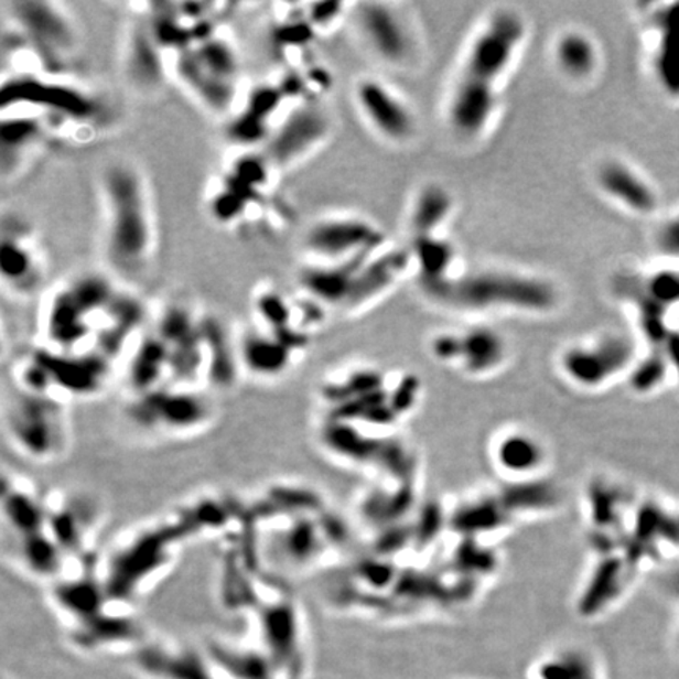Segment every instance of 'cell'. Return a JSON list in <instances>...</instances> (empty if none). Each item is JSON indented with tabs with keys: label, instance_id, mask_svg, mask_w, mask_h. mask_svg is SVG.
<instances>
[{
	"label": "cell",
	"instance_id": "b9f144b4",
	"mask_svg": "<svg viewBox=\"0 0 679 679\" xmlns=\"http://www.w3.org/2000/svg\"><path fill=\"white\" fill-rule=\"evenodd\" d=\"M343 3L338 2H321L310 6L308 11V21L315 29H326L334 24L342 14Z\"/></svg>",
	"mask_w": 679,
	"mask_h": 679
},
{
	"label": "cell",
	"instance_id": "3957f363",
	"mask_svg": "<svg viewBox=\"0 0 679 679\" xmlns=\"http://www.w3.org/2000/svg\"><path fill=\"white\" fill-rule=\"evenodd\" d=\"M110 263L123 274H136L146 266L153 245L149 194L142 175L128 164H114L103 176Z\"/></svg>",
	"mask_w": 679,
	"mask_h": 679
},
{
	"label": "cell",
	"instance_id": "5b68a950",
	"mask_svg": "<svg viewBox=\"0 0 679 679\" xmlns=\"http://www.w3.org/2000/svg\"><path fill=\"white\" fill-rule=\"evenodd\" d=\"M321 446L340 463L351 467L368 468L386 485H411L417 483L414 450L398 438L397 433L370 430L357 424L324 420L320 433Z\"/></svg>",
	"mask_w": 679,
	"mask_h": 679
},
{
	"label": "cell",
	"instance_id": "f35d334b",
	"mask_svg": "<svg viewBox=\"0 0 679 679\" xmlns=\"http://www.w3.org/2000/svg\"><path fill=\"white\" fill-rule=\"evenodd\" d=\"M269 169L271 164L266 160L265 154L263 157L246 154L236 161L234 175L255 190H260L261 186L268 184Z\"/></svg>",
	"mask_w": 679,
	"mask_h": 679
},
{
	"label": "cell",
	"instance_id": "ac0fdd59",
	"mask_svg": "<svg viewBox=\"0 0 679 679\" xmlns=\"http://www.w3.org/2000/svg\"><path fill=\"white\" fill-rule=\"evenodd\" d=\"M497 103V87L460 76L446 105L450 127L463 138H477L488 129L496 114Z\"/></svg>",
	"mask_w": 679,
	"mask_h": 679
},
{
	"label": "cell",
	"instance_id": "4dcf8cb0",
	"mask_svg": "<svg viewBox=\"0 0 679 679\" xmlns=\"http://www.w3.org/2000/svg\"><path fill=\"white\" fill-rule=\"evenodd\" d=\"M40 123L35 118L31 117H10L3 118L2 127H0V139H2V158L11 157L17 158L18 151L22 147L29 146L32 140L39 138ZM3 168V173H7L10 165Z\"/></svg>",
	"mask_w": 679,
	"mask_h": 679
},
{
	"label": "cell",
	"instance_id": "ba28073f",
	"mask_svg": "<svg viewBox=\"0 0 679 679\" xmlns=\"http://www.w3.org/2000/svg\"><path fill=\"white\" fill-rule=\"evenodd\" d=\"M428 351L442 367L475 381L504 371L511 354L505 335L486 324L438 332L428 342Z\"/></svg>",
	"mask_w": 679,
	"mask_h": 679
},
{
	"label": "cell",
	"instance_id": "1f68e13d",
	"mask_svg": "<svg viewBox=\"0 0 679 679\" xmlns=\"http://www.w3.org/2000/svg\"><path fill=\"white\" fill-rule=\"evenodd\" d=\"M638 294L658 305L670 319L671 310L679 308V269H662L648 277Z\"/></svg>",
	"mask_w": 679,
	"mask_h": 679
},
{
	"label": "cell",
	"instance_id": "f546056e",
	"mask_svg": "<svg viewBox=\"0 0 679 679\" xmlns=\"http://www.w3.org/2000/svg\"><path fill=\"white\" fill-rule=\"evenodd\" d=\"M68 290L84 316L95 315L99 310L106 312L117 297L112 285L105 277L99 276H85L76 280Z\"/></svg>",
	"mask_w": 679,
	"mask_h": 679
},
{
	"label": "cell",
	"instance_id": "e0dca14e",
	"mask_svg": "<svg viewBox=\"0 0 679 679\" xmlns=\"http://www.w3.org/2000/svg\"><path fill=\"white\" fill-rule=\"evenodd\" d=\"M359 28L375 54L387 64L403 65L412 51L411 32L398 11L387 3H365L359 11Z\"/></svg>",
	"mask_w": 679,
	"mask_h": 679
},
{
	"label": "cell",
	"instance_id": "4316f807",
	"mask_svg": "<svg viewBox=\"0 0 679 679\" xmlns=\"http://www.w3.org/2000/svg\"><path fill=\"white\" fill-rule=\"evenodd\" d=\"M553 58L564 76L574 80L589 79L600 65L596 43L584 32L568 31L559 36Z\"/></svg>",
	"mask_w": 679,
	"mask_h": 679
},
{
	"label": "cell",
	"instance_id": "5bb4252c",
	"mask_svg": "<svg viewBox=\"0 0 679 679\" xmlns=\"http://www.w3.org/2000/svg\"><path fill=\"white\" fill-rule=\"evenodd\" d=\"M331 118L319 106H299L266 142L265 158L271 168L287 169L319 149L331 134Z\"/></svg>",
	"mask_w": 679,
	"mask_h": 679
},
{
	"label": "cell",
	"instance_id": "d6a6232c",
	"mask_svg": "<svg viewBox=\"0 0 679 679\" xmlns=\"http://www.w3.org/2000/svg\"><path fill=\"white\" fill-rule=\"evenodd\" d=\"M194 53L208 72L223 79L231 80L238 72V58L234 50L223 40L212 39L198 44Z\"/></svg>",
	"mask_w": 679,
	"mask_h": 679
},
{
	"label": "cell",
	"instance_id": "8992f818",
	"mask_svg": "<svg viewBox=\"0 0 679 679\" xmlns=\"http://www.w3.org/2000/svg\"><path fill=\"white\" fill-rule=\"evenodd\" d=\"M3 424L11 445L36 463H53L68 450V409L62 398L18 387L3 403Z\"/></svg>",
	"mask_w": 679,
	"mask_h": 679
},
{
	"label": "cell",
	"instance_id": "f1b7e54d",
	"mask_svg": "<svg viewBox=\"0 0 679 679\" xmlns=\"http://www.w3.org/2000/svg\"><path fill=\"white\" fill-rule=\"evenodd\" d=\"M412 261L419 266L423 285L442 282L452 277L453 263L456 252L453 246L444 238L424 236L412 239Z\"/></svg>",
	"mask_w": 679,
	"mask_h": 679
},
{
	"label": "cell",
	"instance_id": "83f0119b",
	"mask_svg": "<svg viewBox=\"0 0 679 679\" xmlns=\"http://www.w3.org/2000/svg\"><path fill=\"white\" fill-rule=\"evenodd\" d=\"M452 213V194L439 184H428L412 202L411 216H409L412 239L438 235Z\"/></svg>",
	"mask_w": 679,
	"mask_h": 679
},
{
	"label": "cell",
	"instance_id": "484cf974",
	"mask_svg": "<svg viewBox=\"0 0 679 679\" xmlns=\"http://www.w3.org/2000/svg\"><path fill=\"white\" fill-rule=\"evenodd\" d=\"M128 75L142 88H157L164 80L161 47L154 42L150 28L138 24L131 32L127 54Z\"/></svg>",
	"mask_w": 679,
	"mask_h": 679
},
{
	"label": "cell",
	"instance_id": "cb8c5ba5",
	"mask_svg": "<svg viewBox=\"0 0 679 679\" xmlns=\"http://www.w3.org/2000/svg\"><path fill=\"white\" fill-rule=\"evenodd\" d=\"M180 79L209 109L224 112L235 99V88L231 80L213 75L202 65L194 50H186L179 55L176 64Z\"/></svg>",
	"mask_w": 679,
	"mask_h": 679
},
{
	"label": "cell",
	"instance_id": "ffe728a7",
	"mask_svg": "<svg viewBox=\"0 0 679 679\" xmlns=\"http://www.w3.org/2000/svg\"><path fill=\"white\" fill-rule=\"evenodd\" d=\"M526 679H608V675L594 649L579 642H564L531 660Z\"/></svg>",
	"mask_w": 679,
	"mask_h": 679
},
{
	"label": "cell",
	"instance_id": "7a4b0ae2",
	"mask_svg": "<svg viewBox=\"0 0 679 679\" xmlns=\"http://www.w3.org/2000/svg\"><path fill=\"white\" fill-rule=\"evenodd\" d=\"M442 308L464 313L546 315L559 304V291L540 276L509 269H482L423 285Z\"/></svg>",
	"mask_w": 679,
	"mask_h": 679
},
{
	"label": "cell",
	"instance_id": "d4e9b609",
	"mask_svg": "<svg viewBox=\"0 0 679 679\" xmlns=\"http://www.w3.org/2000/svg\"><path fill=\"white\" fill-rule=\"evenodd\" d=\"M294 351L274 334L265 335L249 332L239 346V360L247 371L260 378H276L288 370Z\"/></svg>",
	"mask_w": 679,
	"mask_h": 679
},
{
	"label": "cell",
	"instance_id": "d6986e66",
	"mask_svg": "<svg viewBox=\"0 0 679 679\" xmlns=\"http://www.w3.org/2000/svg\"><path fill=\"white\" fill-rule=\"evenodd\" d=\"M411 263V250L381 249L371 254L360 266L343 310L356 313L368 308L395 287Z\"/></svg>",
	"mask_w": 679,
	"mask_h": 679
},
{
	"label": "cell",
	"instance_id": "e575fe53",
	"mask_svg": "<svg viewBox=\"0 0 679 679\" xmlns=\"http://www.w3.org/2000/svg\"><path fill=\"white\" fill-rule=\"evenodd\" d=\"M0 261H2V276L14 283L28 282L35 266L31 250L13 238L3 239Z\"/></svg>",
	"mask_w": 679,
	"mask_h": 679
},
{
	"label": "cell",
	"instance_id": "7bdbcfd3",
	"mask_svg": "<svg viewBox=\"0 0 679 679\" xmlns=\"http://www.w3.org/2000/svg\"><path fill=\"white\" fill-rule=\"evenodd\" d=\"M279 90L282 91L283 98H297V96L304 94L305 88L308 87V83H305V77L298 75V73L291 72L288 73L287 76H283V79L280 80V84L277 85Z\"/></svg>",
	"mask_w": 679,
	"mask_h": 679
},
{
	"label": "cell",
	"instance_id": "60d3db41",
	"mask_svg": "<svg viewBox=\"0 0 679 679\" xmlns=\"http://www.w3.org/2000/svg\"><path fill=\"white\" fill-rule=\"evenodd\" d=\"M312 32L313 28L309 21L285 22L277 25L274 40L283 47H304Z\"/></svg>",
	"mask_w": 679,
	"mask_h": 679
},
{
	"label": "cell",
	"instance_id": "836d02e7",
	"mask_svg": "<svg viewBox=\"0 0 679 679\" xmlns=\"http://www.w3.org/2000/svg\"><path fill=\"white\" fill-rule=\"evenodd\" d=\"M272 132L268 120L255 116L249 109L242 110L227 127V138L239 147H255L268 142Z\"/></svg>",
	"mask_w": 679,
	"mask_h": 679
},
{
	"label": "cell",
	"instance_id": "7c38bea8",
	"mask_svg": "<svg viewBox=\"0 0 679 679\" xmlns=\"http://www.w3.org/2000/svg\"><path fill=\"white\" fill-rule=\"evenodd\" d=\"M382 245V231L375 224L353 216L321 219L309 228L304 238L305 250L327 263L378 252Z\"/></svg>",
	"mask_w": 679,
	"mask_h": 679
},
{
	"label": "cell",
	"instance_id": "6da1fadb",
	"mask_svg": "<svg viewBox=\"0 0 679 679\" xmlns=\"http://www.w3.org/2000/svg\"><path fill=\"white\" fill-rule=\"evenodd\" d=\"M327 419L398 433L422 400L417 376L387 373L379 368L354 367L334 376L321 387Z\"/></svg>",
	"mask_w": 679,
	"mask_h": 679
},
{
	"label": "cell",
	"instance_id": "8d00e7d4",
	"mask_svg": "<svg viewBox=\"0 0 679 679\" xmlns=\"http://www.w3.org/2000/svg\"><path fill=\"white\" fill-rule=\"evenodd\" d=\"M246 205L245 198L239 197L234 190L225 184V187L216 192L209 201V212H212L214 219L219 220V223L230 224L241 216Z\"/></svg>",
	"mask_w": 679,
	"mask_h": 679
},
{
	"label": "cell",
	"instance_id": "277c9868",
	"mask_svg": "<svg viewBox=\"0 0 679 679\" xmlns=\"http://www.w3.org/2000/svg\"><path fill=\"white\" fill-rule=\"evenodd\" d=\"M560 504V491L549 478L530 483L502 482L500 488L479 491L457 502L446 513L450 526L461 537L489 541L519 520L538 518Z\"/></svg>",
	"mask_w": 679,
	"mask_h": 679
},
{
	"label": "cell",
	"instance_id": "7402d4cb",
	"mask_svg": "<svg viewBox=\"0 0 679 679\" xmlns=\"http://www.w3.org/2000/svg\"><path fill=\"white\" fill-rule=\"evenodd\" d=\"M656 43L653 51V66L656 79L664 94L679 99V3H670L656 11Z\"/></svg>",
	"mask_w": 679,
	"mask_h": 679
},
{
	"label": "cell",
	"instance_id": "ab89813d",
	"mask_svg": "<svg viewBox=\"0 0 679 679\" xmlns=\"http://www.w3.org/2000/svg\"><path fill=\"white\" fill-rule=\"evenodd\" d=\"M655 246L662 257L679 260V213L659 225L655 234Z\"/></svg>",
	"mask_w": 679,
	"mask_h": 679
},
{
	"label": "cell",
	"instance_id": "52a82bcc",
	"mask_svg": "<svg viewBox=\"0 0 679 679\" xmlns=\"http://www.w3.org/2000/svg\"><path fill=\"white\" fill-rule=\"evenodd\" d=\"M638 356L640 348L636 340L618 332H605L564 346L557 356L556 367L563 382L575 392L603 394L618 382H627Z\"/></svg>",
	"mask_w": 679,
	"mask_h": 679
},
{
	"label": "cell",
	"instance_id": "44dd1931",
	"mask_svg": "<svg viewBox=\"0 0 679 679\" xmlns=\"http://www.w3.org/2000/svg\"><path fill=\"white\" fill-rule=\"evenodd\" d=\"M597 187L616 205L637 216L655 213L659 205L655 186L637 169L619 160L605 161L596 172Z\"/></svg>",
	"mask_w": 679,
	"mask_h": 679
},
{
	"label": "cell",
	"instance_id": "9c48e42d",
	"mask_svg": "<svg viewBox=\"0 0 679 679\" xmlns=\"http://www.w3.org/2000/svg\"><path fill=\"white\" fill-rule=\"evenodd\" d=\"M527 25L518 11H494L468 44L461 76L497 87L526 42Z\"/></svg>",
	"mask_w": 679,
	"mask_h": 679
},
{
	"label": "cell",
	"instance_id": "d590c367",
	"mask_svg": "<svg viewBox=\"0 0 679 679\" xmlns=\"http://www.w3.org/2000/svg\"><path fill=\"white\" fill-rule=\"evenodd\" d=\"M257 312L271 331L293 326V308L274 291L266 290L257 298Z\"/></svg>",
	"mask_w": 679,
	"mask_h": 679
},
{
	"label": "cell",
	"instance_id": "2e32d148",
	"mask_svg": "<svg viewBox=\"0 0 679 679\" xmlns=\"http://www.w3.org/2000/svg\"><path fill=\"white\" fill-rule=\"evenodd\" d=\"M356 99L368 123L384 139L403 142L414 134L416 118L411 107L381 80H360Z\"/></svg>",
	"mask_w": 679,
	"mask_h": 679
},
{
	"label": "cell",
	"instance_id": "74e56055",
	"mask_svg": "<svg viewBox=\"0 0 679 679\" xmlns=\"http://www.w3.org/2000/svg\"><path fill=\"white\" fill-rule=\"evenodd\" d=\"M283 101H285V98H283L282 91L279 90L277 85H260V87H255L250 91L246 109L269 121V118L274 116Z\"/></svg>",
	"mask_w": 679,
	"mask_h": 679
},
{
	"label": "cell",
	"instance_id": "4fadbf2b",
	"mask_svg": "<svg viewBox=\"0 0 679 679\" xmlns=\"http://www.w3.org/2000/svg\"><path fill=\"white\" fill-rule=\"evenodd\" d=\"M11 17L44 64L62 65L66 55L75 50V29L55 3L43 0L11 2Z\"/></svg>",
	"mask_w": 679,
	"mask_h": 679
},
{
	"label": "cell",
	"instance_id": "603a6c76",
	"mask_svg": "<svg viewBox=\"0 0 679 679\" xmlns=\"http://www.w3.org/2000/svg\"><path fill=\"white\" fill-rule=\"evenodd\" d=\"M370 255H362L340 263L309 266L302 269L299 280L309 298L315 299L323 305L343 309L360 266Z\"/></svg>",
	"mask_w": 679,
	"mask_h": 679
},
{
	"label": "cell",
	"instance_id": "30bf717a",
	"mask_svg": "<svg viewBox=\"0 0 679 679\" xmlns=\"http://www.w3.org/2000/svg\"><path fill=\"white\" fill-rule=\"evenodd\" d=\"M489 466L500 482L530 483L548 478L552 452L534 428L520 423L500 427L486 444Z\"/></svg>",
	"mask_w": 679,
	"mask_h": 679
},
{
	"label": "cell",
	"instance_id": "8fae6325",
	"mask_svg": "<svg viewBox=\"0 0 679 679\" xmlns=\"http://www.w3.org/2000/svg\"><path fill=\"white\" fill-rule=\"evenodd\" d=\"M214 406L197 390L154 389L142 395L131 417L146 424L147 431L170 438L201 433L212 422Z\"/></svg>",
	"mask_w": 679,
	"mask_h": 679
},
{
	"label": "cell",
	"instance_id": "9a60e30c",
	"mask_svg": "<svg viewBox=\"0 0 679 679\" xmlns=\"http://www.w3.org/2000/svg\"><path fill=\"white\" fill-rule=\"evenodd\" d=\"M33 105L53 112L77 118H88L95 105L87 95L68 85L46 83L31 76H14L2 87V107Z\"/></svg>",
	"mask_w": 679,
	"mask_h": 679
},
{
	"label": "cell",
	"instance_id": "ee69618b",
	"mask_svg": "<svg viewBox=\"0 0 679 679\" xmlns=\"http://www.w3.org/2000/svg\"><path fill=\"white\" fill-rule=\"evenodd\" d=\"M678 633H679V625H678Z\"/></svg>",
	"mask_w": 679,
	"mask_h": 679
}]
</instances>
